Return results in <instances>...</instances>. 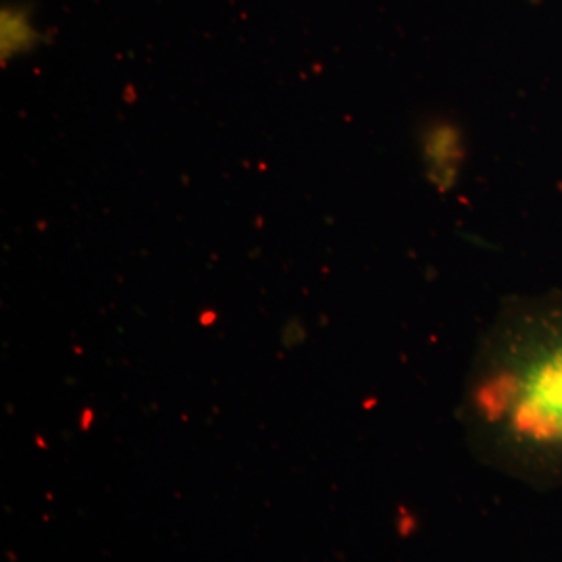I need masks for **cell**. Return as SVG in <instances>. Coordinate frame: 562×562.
Listing matches in <instances>:
<instances>
[{
    "label": "cell",
    "instance_id": "obj_1",
    "mask_svg": "<svg viewBox=\"0 0 562 562\" xmlns=\"http://www.w3.org/2000/svg\"><path fill=\"white\" fill-rule=\"evenodd\" d=\"M461 417L483 464L536 492L562 487V290L501 304L473 359Z\"/></svg>",
    "mask_w": 562,
    "mask_h": 562
},
{
    "label": "cell",
    "instance_id": "obj_2",
    "mask_svg": "<svg viewBox=\"0 0 562 562\" xmlns=\"http://www.w3.org/2000/svg\"><path fill=\"white\" fill-rule=\"evenodd\" d=\"M422 157L427 180L442 192L454 188L464 162L461 127L452 121H436L427 125L422 136Z\"/></svg>",
    "mask_w": 562,
    "mask_h": 562
}]
</instances>
